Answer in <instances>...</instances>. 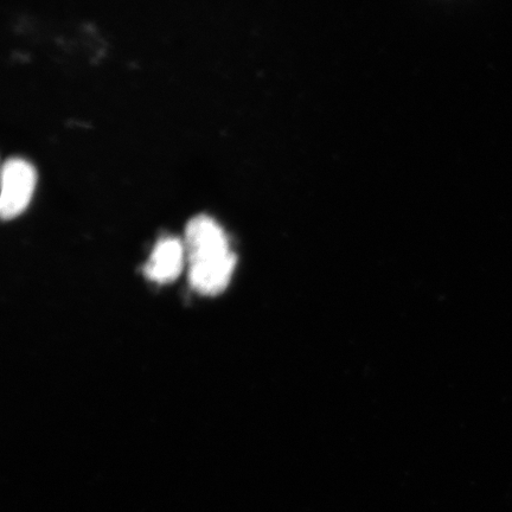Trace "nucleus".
<instances>
[{
    "instance_id": "obj_1",
    "label": "nucleus",
    "mask_w": 512,
    "mask_h": 512,
    "mask_svg": "<svg viewBox=\"0 0 512 512\" xmlns=\"http://www.w3.org/2000/svg\"><path fill=\"white\" fill-rule=\"evenodd\" d=\"M192 290L217 296L228 287L236 266L226 233L207 215L192 217L184 239Z\"/></svg>"
},
{
    "instance_id": "obj_2",
    "label": "nucleus",
    "mask_w": 512,
    "mask_h": 512,
    "mask_svg": "<svg viewBox=\"0 0 512 512\" xmlns=\"http://www.w3.org/2000/svg\"><path fill=\"white\" fill-rule=\"evenodd\" d=\"M37 183L34 166L22 158L6 160L2 170L0 214L3 220L15 219L28 208Z\"/></svg>"
},
{
    "instance_id": "obj_3",
    "label": "nucleus",
    "mask_w": 512,
    "mask_h": 512,
    "mask_svg": "<svg viewBox=\"0 0 512 512\" xmlns=\"http://www.w3.org/2000/svg\"><path fill=\"white\" fill-rule=\"evenodd\" d=\"M187 253L184 241L176 238L160 240L146 262L144 273L153 283L170 284L181 275Z\"/></svg>"
}]
</instances>
